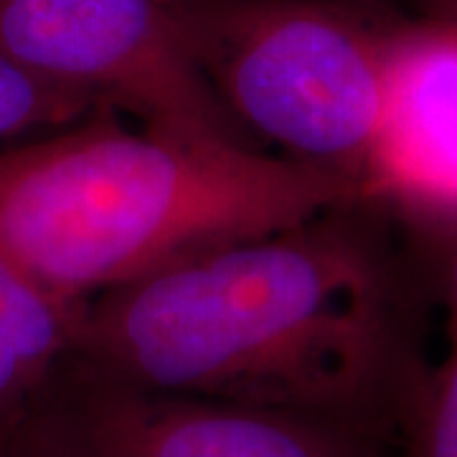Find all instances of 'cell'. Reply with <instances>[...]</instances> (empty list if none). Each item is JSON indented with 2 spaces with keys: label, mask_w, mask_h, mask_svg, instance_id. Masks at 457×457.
Wrapping results in <instances>:
<instances>
[{
  "label": "cell",
  "mask_w": 457,
  "mask_h": 457,
  "mask_svg": "<svg viewBox=\"0 0 457 457\" xmlns=\"http://www.w3.org/2000/svg\"><path fill=\"white\" fill-rule=\"evenodd\" d=\"M425 305L396 221L356 198L92 297L77 361L396 437L429 363Z\"/></svg>",
  "instance_id": "6da1fadb"
},
{
  "label": "cell",
  "mask_w": 457,
  "mask_h": 457,
  "mask_svg": "<svg viewBox=\"0 0 457 457\" xmlns=\"http://www.w3.org/2000/svg\"><path fill=\"white\" fill-rule=\"evenodd\" d=\"M110 104L0 153V252L71 300L361 198L272 153L130 130Z\"/></svg>",
  "instance_id": "7a4b0ae2"
},
{
  "label": "cell",
  "mask_w": 457,
  "mask_h": 457,
  "mask_svg": "<svg viewBox=\"0 0 457 457\" xmlns=\"http://www.w3.org/2000/svg\"><path fill=\"white\" fill-rule=\"evenodd\" d=\"M180 46L234 122L361 196L399 18L374 0H165Z\"/></svg>",
  "instance_id": "3957f363"
},
{
  "label": "cell",
  "mask_w": 457,
  "mask_h": 457,
  "mask_svg": "<svg viewBox=\"0 0 457 457\" xmlns=\"http://www.w3.org/2000/svg\"><path fill=\"white\" fill-rule=\"evenodd\" d=\"M0 56L196 143L260 150L186 56L165 0H0Z\"/></svg>",
  "instance_id": "277c9868"
},
{
  "label": "cell",
  "mask_w": 457,
  "mask_h": 457,
  "mask_svg": "<svg viewBox=\"0 0 457 457\" xmlns=\"http://www.w3.org/2000/svg\"><path fill=\"white\" fill-rule=\"evenodd\" d=\"M51 457H392L369 427L155 392L74 359L26 414Z\"/></svg>",
  "instance_id": "5b68a950"
},
{
  "label": "cell",
  "mask_w": 457,
  "mask_h": 457,
  "mask_svg": "<svg viewBox=\"0 0 457 457\" xmlns=\"http://www.w3.org/2000/svg\"><path fill=\"white\" fill-rule=\"evenodd\" d=\"M361 198L402 231L457 224V11L396 21Z\"/></svg>",
  "instance_id": "8992f818"
},
{
  "label": "cell",
  "mask_w": 457,
  "mask_h": 457,
  "mask_svg": "<svg viewBox=\"0 0 457 457\" xmlns=\"http://www.w3.org/2000/svg\"><path fill=\"white\" fill-rule=\"evenodd\" d=\"M89 300H71L0 252V427L23 420L77 359Z\"/></svg>",
  "instance_id": "52a82bcc"
},
{
  "label": "cell",
  "mask_w": 457,
  "mask_h": 457,
  "mask_svg": "<svg viewBox=\"0 0 457 457\" xmlns=\"http://www.w3.org/2000/svg\"><path fill=\"white\" fill-rule=\"evenodd\" d=\"M392 457H457V326H447V351L425 374L402 417Z\"/></svg>",
  "instance_id": "ba28073f"
},
{
  "label": "cell",
  "mask_w": 457,
  "mask_h": 457,
  "mask_svg": "<svg viewBox=\"0 0 457 457\" xmlns=\"http://www.w3.org/2000/svg\"><path fill=\"white\" fill-rule=\"evenodd\" d=\"M104 104L95 95L41 79L0 56V140L74 125Z\"/></svg>",
  "instance_id": "9c48e42d"
},
{
  "label": "cell",
  "mask_w": 457,
  "mask_h": 457,
  "mask_svg": "<svg viewBox=\"0 0 457 457\" xmlns=\"http://www.w3.org/2000/svg\"><path fill=\"white\" fill-rule=\"evenodd\" d=\"M402 237L425 300L440 305L447 326H457V224L402 231Z\"/></svg>",
  "instance_id": "30bf717a"
},
{
  "label": "cell",
  "mask_w": 457,
  "mask_h": 457,
  "mask_svg": "<svg viewBox=\"0 0 457 457\" xmlns=\"http://www.w3.org/2000/svg\"><path fill=\"white\" fill-rule=\"evenodd\" d=\"M0 457H51V453L23 417L16 425L0 427Z\"/></svg>",
  "instance_id": "8fae6325"
},
{
  "label": "cell",
  "mask_w": 457,
  "mask_h": 457,
  "mask_svg": "<svg viewBox=\"0 0 457 457\" xmlns=\"http://www.w3.org/2000/svg\"><path fill=\"white\" fill-rule=\"evenodd\" d=\"M427 3H429L427 13H450V11H457V0H427Z\"/></svg>",
  "instance_id": "7c38bea8"
}]
</instances>
